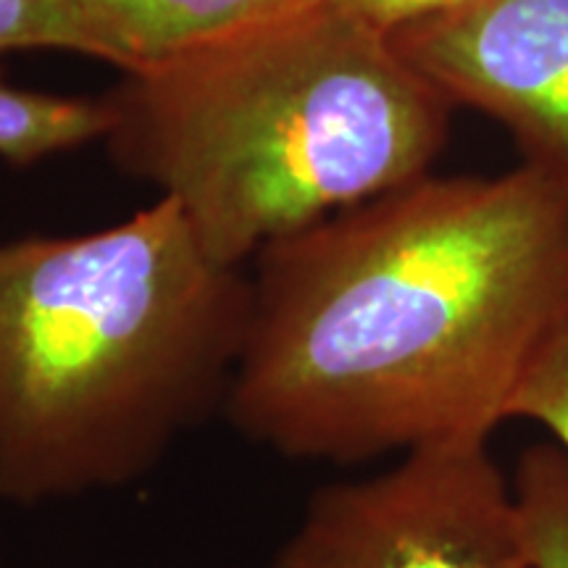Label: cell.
Wrapping results in <instances>:
<instances>
[{
    "instance_id": "7a4b0ae2",
    "label": "cell",
    "mask_w": 568,
    "mask_h": 568,
    "mask_svg": "<svg viewBox=\"0 0 568 568\" xmlns=\"http://www.w3.org/2000/svg\"><path fill=\"white\" fill-rule=\"evenodd\" d=\"M251 268L159 197L84 234L0 240V500L34 508L153 471L222 414Z\"/></svg>"
},
{
    "instance_id": "9c48e42d",
    "label": "cell",
    "mask_w": 568,
    "mask_h": 568,
    "mask_svg": "<svg viewBox=\"0 0 568 568\" xmlns=\"http://www.w3.org/2000/svg\"><path fill=\"white\" fill-rule=\"evenodd\" d=\"M527 418L550 432L568 458V305L548 326L510 393L506 422Z\"/></svg>"
},
{
    "instance_id": "6da1fadb",
    "label": "cell",
    "mask_w": 568,
    "mask_h": 568,
    "mask_svg": "<svg viewBox=\"0 0 568 568\" xmlns=\"http://www.w3.org/2000/svg\"><path fill=\"white\" fill-rule=\"evenodd\" d=\"M566 305V187L527 163L426 174L255 255L224 418L337 466L489 437Z\"/></svg>"
},
{
    "instance_id": "8fae6325",
    "label": "cell",
    "mask_w": 568,
    "mask_h": 568,
    "mask_svg": "<svg viewBox=\"0 0 568 568\" xmlns=\"http://www.w3.org/2000/svg\"><path fill=\"white\" fill-rule=\"evenodd\" d=\"M466 3H471V0H335L339 11L351 13V17L366 21V24L387 34L422 19L460 9Z\"/></svg>"
},
{
    "instance_id": "5b68a950",
    "label": "cell",
    "mask_w": 568,
    "mask_h": 568,
    "mask_svg": "<svg viewBox=\"0 0 568 568\" xmlns=\"http://www.w3.org/2000/svg\"><path fill=\"white\" fill-rule=\"evenodd\" d=\"M389 38L453 109L485 113L568 190V0H471Z\"/></svg>"
},
{
    "instance_id": "30bf717a",
    "label": "cell",
    "mask_w": 568,
    "mask_h": 568,
    "mask_svg": "<svg viewBox=\"0 0 568 568\" xmlns=\"http://www.w3.org/2000/svg\"><path fill=\"white\" fill-rule=\"evenodd\" d=\"M59 51L105 63L77 0H0V55Z\"/></svg>"
},
{
    "instance_id": "8992f818",
    "label": "cell",
    "mask_w": 568,
    "mask_h": 568,
    "mask_svg": "<svg viewBox=\"0 0 568 568\" xmlns=\"http://www.w3.org/2000/svg\"><path fill=\"white\" fill-rule=\"evenodd\" d=\"M335 0H77L122 74L230 45Z\"/></svg>"
},
{
    "instance_id": "3957f363",
    "label": "cell",
    "mask_w": 568,
    "mask_h": 568,
    "mask_svg": "<svg viewBox=\"0 0 568 568\" xmlns=\"http://www.w3.org/2000/svg\"><path fill=\"white\" fill-rule=\"evenodd\" d=\"M105 145L180 205L203 251L264 247L432 174L453 105L387 32L335 3L122 74Z\"/></svg>"
},
{
    "instance_id": "52a82bcc",
    "label": "cell",
    "mask_w": 568,
    "mask_h": 568,
    "mask_svg": "<svg viewBox=\"0 0 568 568\" xmlns=\"http://www.w3.org/2000/svg\"><path fill=\"white\" fill-rule=\"evenodd\" d=\"M111 119L105 95H53L0 80V161L24 169L77 151L105 140Z\"/></svg>"
},
{
    "instance_id": "ba28073f",
    "label": "cell",
    "mask_w": 568,
    "mask_h": 568,
    "mask_svg": "<svg viewBox=\"0 0 568 568\" xmlns=\"http://www.w3.org/2000/svg\"><path fill=\"white\" fill-rule=\"evenodd\" d=\"M514 495L531 566L568 568V458L556 443L521 453Z\"/></svg>"
},
{
    "instance_id": "277c9868",
    "label": "cell",
    "mask_w": 568,
    "mask_h": 568,
    "mask_svg": "<svg viewBox=\"0 0 568 568\" xmlns=\"http://www.w3.org/2000/svg\"><path fill=\"white\" fill-rule=\"evenodd\" d=\"M487 439H437L316 489L268 568H535Z\"/></svg>"
}]
</instances>
